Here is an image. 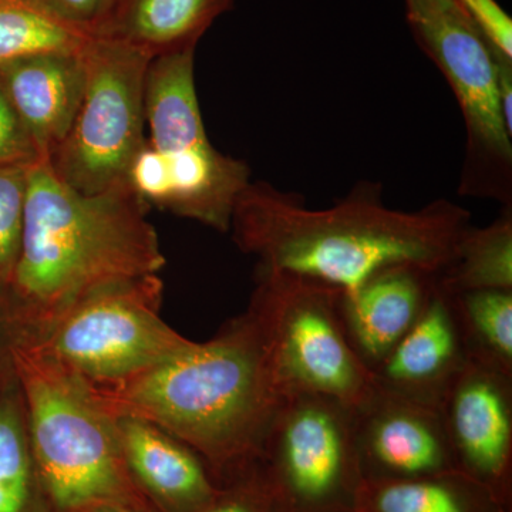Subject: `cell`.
Instances as JSON below:
<instances>
[{"label":"cell","instance_id":"cell-1","mask_svg":"<svg viewBox=\"0 0 512 512\" xmlns=\"http://www.w3.org/2000/svg\"><path fill=\"white\" fill-rule=\"evenodd\" d=\"M468 227L470 212L447 201L396 211L369 187L328 210H309L295 195L249 183L229 231L242 252L258 259L259 272L298 276L352 295L386 269L440 274Z\"/></svg>","mask_w":512,"mask_h":512},{"label":"cell","instance_id":"cell-20","mask_svg":"<svg viewBox=\"0 0 512 512\" xmlns=\"http://www.w3.org/2000/svg\"><path fill=\"white\" fill-rule=\"evenodd\" d=\"M39 483L12 362L0 377V512H30Z\"/></svg>","mask_w":512,"mask_h":512},{"label":"cell","instance_id":"cell-10","mask_svg":"<svg viewBox=\"0 0 512 512\" xmlns=\"http://www.w3.org/2000/svg\"><path fill=\"white\" fill-rule=\"evenodd\" d=\"M417 43L439 66L461 107L468 131L471 180L491 175L494 195L510 191L512 133L501 109L497 55L458 5L404 0ZM505 59V57H504Z\"/></svg>","mask_w":512,"mask_h":512},{"label":"cell","instance_id":"cell-29","mask_svg":"<svg viewBox=\"0 0 512 512\" xmlns=\"http://www.w3.org/2000/svg\"><path fill=\"white\" fill-rule=\"evenodd\" d=\"M72 512H151V508L136 507L123 503H99L86 505Z\"/></svg>","mask_w":512,"mask_h":512},{"label":"cell","instance_id":"cell-24","mask_svg":"<svg viewBox=\"0 0 512 512\" xmlns=\"http://www.w3.org/2000/svg\"><path fill=\"white\" fill-rule=\"evenodd\" d=\"M29 167H0V289L8 288L22 244Z\"/></svg>","mask_w":512,"mask_h":512},{"label":"cell","instance_id":"cell-3","mask_svg":"<svg viewBox=\"0 0 512 512\" xmlns=\"http://www.w3.org/2000/svg\"><path fill=\"white\" fill-rule=\"evenodd\" d=\"M147 210L128 185L83 194L49 161L30 165L22 244L5 289L13 339L40 338L101 285L160 274L167 261Z\"/></svg>","mask_w":512,"mask_h":512},{"label":"cell","instance_id":"cell-28","mask_svg":"<svg viewBox=\"0 0 512 512\" xmlns=\"http://www.w3.org/2000/svg\"><path fill=\"white\" fill-rule=\"evenodd\" d=\"M12 338L5 289H0V377L10 366V343H12Z\"/></svg>","mask_w":512,"mask_h":512},{"label":"cell","instance_id":"cell-25","mask_svg":"<svg viewBox=\"0 0 512 512\" xmlns=\"http://www.w3.org/2000/svg\"><path fill=\"white\" fill-rule=\"evenodd\" d=\"M40 160L28 130L0 86V167H30Z\"/></svg>","mask_w":512,"mask_h":512},{"label":"cell","instance_id":"cell-5","mask_svg":"<svg viewBox=\"0 0 512 512\" xmlns=\"http://www.w3.org/2000/svg\"><path fill=\"white\" fill-rule=\"evenodd\" d=\"M194 59L195 49H184L151 60L144 94L147 141L167 170L164 210L228 232L239 195L251 183V170L245 161L225 156L208 140Z\"/></svg>","mask_w":512,"mask_h":512},{"label":"cell","instance_id":"cell-23","mask_svg":"<svg viewBox=\"0 0 512 512\" xmlns=\"http://www.w3.org/2000/svg\"><path fill=\"white\" fill-rule=\"evenodd\" d=\"M218 485L210 503L194 512H289L261 458Z\"/></svg>","mask_w":512,"mask_h":512},{"label":"cell","instance_id":"cell-13","mask_svg":"<svg viewBox=\"0 0 512 512\" xmlns=\"http://www.w3.org/2000/svg\"><path fill=\"white\" fill-rule=\"evenodd\" d=\"M84 47V46H83ZM82 49L45 52L0 64V86L42 160L69 134L86 89Z\"/></svg>","mask_w":512,"mask_h":512},{"label":"cell","instance_id":"cell-30","mask_svg":"<svg viewBox=\"0 0 512 512\" xmlns=\"http://www.w3.org/2000/svg\"><path fill=\"white\" fill-rule=\"evenodd\" d=\"M421 2L437 3V5H454L456 0H421Z\"/></svg>","mask_w":512,"mask_h":512},{"label":"cell","instance_id":"cell-15","mask_svg":"<svg viewBox=\"0 0 512 512\" xmlns=\"http://www.w3.org/2000/svg\"><path fill=\"white\" fill-rule=\"evenodd\" d=\"M113 417L121 456L138 490L168 512H194L218 493L217 480L192 448L156 424Z\"/></svg>","mask_w":512,"mask_h":512},{"label":"cell","instance_id":"cell-7","mask_svg":"<svg viewBox=\"0 0 512 512\" xmlns=\"http://www.w3.org/2000/svg\"><path fill=\"white\" fill-rule=\"evenodd\" d=\"M342 293L298 276L258 271L251 303L264 320L286 396L316 394L356 412L379 387L346 336L339 309Z\"/></svg>","mask_w":512,"mask_h":512},{"label":"cell","instance_id":"cell-8","mask_svg":"<svg viewBox=\"0 0 512 512\" xmlns=\"http://www.w3.org/2000/svg\"><path fill=\"white\" fill-rule=\"evenodd\" d=\"M82 55V104L69 134L47 161L69 187L99 194L128 185V167L146 144L144 94L153 56L104 37H90Z\"/></svg>","mask_w":512,"mask_h":512},{"label":"cell","instance_id":"cell-26","mask_svg":"<svg viewBox=\"0 0 512 512\" xmlns=\"http://www.w3.org/2000/svg\"><path fill=\"white\" fill-rule=\"evenodd\" d=\"M497 55L512 60V20L495 0H456Z\"/></svg>","mask_w":512,"mask_h":512},{"label":"cell","instance_id":"cell-21","mask_svg":"<svg viewBox=\"0 0 512 512\" xmlns=\"http://www.w3.org/2000/svg\"><path fill=\"white\" fill-rule=\"evenodd\" d=\"M447 296L467 357L483 360L512 376V291L485 289Z\"/></svg>","mask_w":512,"mask_h":512},{"label":"cell","instance_id":"cell-12","mask_svg":"<svg viewBox=\"0 0 512 512\" xmlns=\"http://www.w3.org/2000/svg\"><path fill=\"white\" fill-rule=\"evenodd\" d=\"M353 413L365 480L426 477L457 470L439 407L379 389L366 406Z\"/></svg>","mask_w":512,"mask_h":512},{"label":"cell","instance_id":"cell-14","mask_svg":"<svg viewBox=\"0 0 512 512\" xmlns=\"http://www.w3.org/2000/svg\"><path fill=\"white\" fill-rule=\"evenodd\" d=\"M466 360L453 306L436 285L419 320L373 373L384 392L439 407Z\"/></svg>","mask_w":512,"mask_h":512},{"label":"cell","instance_id":"cell-18","mask_svg":"<svg viewBox=\"0 0 512 512\" xmlns=\"http://www.w3.org/2000/svg\"><path fill=\"white\" fill-rule=\"evenodd\" d=\"M353 512H512L461 471L434 476L363 480Z\"/></svg>","mask_w":512,"mask_h":512},{"label":"cell","instance_id":"cell-11","mask_svg":"<svg viewBox=\"0 0 512 512\" xmlns=\"http://www.w3.org/2000/svg\"><path fill=\"white\" fill-rule=\"evenodd\" d=\"M439 409L457 470L512 510V376L467 357Z\"/></svg>","mask_w":512,"mask_h":512},{"label":"cell","instance_id":"cell-19","mask_svg":"<svg viewBox=\"0 0 512 512\" xmlns=\"http://www.w3.org/2000/svg\"><path fill=\"white\" fill-rule=\"evenodd\" d=\"M436 285L446 295L485 289L512 291L511 212L485 228L470 225L453 261L436 275Z\"/></svg>","mask_w":512,"mask_h":512},{"label":"cell","instance_id":"cell-27","mask_svg":"<svg viewBox=\"0 0 512 512\" xmlns=\"http://www.w3.org/2000/svg\"><path fill=\"white\" fill-rule=\"evenodd\" d=\"M64 22L96 36L106 25L119 0H42Z\"/></svg>","mask_w":512,"mask_h":512},{"label":"cell","instance_id":"cell-9","mask_svg":"<svg viewBox=\"0 0 512 512\" xmlns=\"http://www.w3.org/2000/svg\"><path fill=\"white\" fill-rule=\"evenodd\" d=\"M259 458L289 512H353L365 477L355 413L343 404L293 394L275 417Z\"/></svg>","mask_w":512,"mask_h":512},{"label":"cell","instance_id":"cell-22","mask_svg":"<svg viewBox=\"0 0 512 512\" xmlns=\"http://www.w3.org/2000/svg\"><path fill=\"white\" fill-rule=\"evenodd\" d=\"M90 37L42 0H0V64L36 53L77 52Z\"/></svg>","mask_w":512,"mask_h":512},{"label":"cell","instance_id":"cell-4","mask_svg":"<svg viewBox=\"0 0 512 512\" xmlns=\"http://www.w3.org/2000/svg\"><path fill=\"white\" fill-rule=\"evenodd\" d=\"M10 362L50 507L56 512L99 503L150 508L121 456L113 417L89 384L29 340L12 339Z\"/></svg>","mask_w":512,"mask_h":512},{"label":"cell","instance_id":"cell-16","mask_svg":"<svg viewBox=\"0 0 512 512\" xmlns=\"http://www.w3.org/2000/svg\"><path fill=\"white\" fill-rule=\"evenodd\" d=\"M436 275L410 266L386 269L352 295L340 296V319L357 356L375 372L419 320Z\"/></svg>","mask_w":512,"mask_h":512},{"label":"cell","instance_id":"cell-6","mask_svg":"<svg viewBox=\"0 0 512 512\" xmlns=\"http://www.w3.org/2000/svg\"><path fill=\"white\" fill-rule=\"evenodd\" d=\"M160 275L119 279L73 303L40 338L29 340L92 386L124 382L190 343L161 316Z\"/></svg>","mask_w":512,"mask_h":512},{"label":"cell","instance_id":"cell-17","mask_svg":"<svg viewBox=\"0 0 512 512\" xmlns=\"http://www.w3.org/2000/svg\"><path fill=\"white\" fill-rule=\"evenodd\" d=\"M234 0H119L93 37L116 40L156 57L195 49Z\"/></svg>","mask_w":512,"mask_h":512},{"label":"cell","instance_id":"cell-2","mask_svg":"<svg viewBox=\"0 0 512 512\" xmlns=\"http://www.w3.org/2000/svg\"><path fill=\"white\" fill-rule=\"evenodd\" d=\"M89 386L110 416L150 421L187 444L217 483L261 457L289 399L251 302L207 342L190 340L177 355L124 382Z\"/></svg>","mask_w":512,"mask_h":512}]
</instances>
